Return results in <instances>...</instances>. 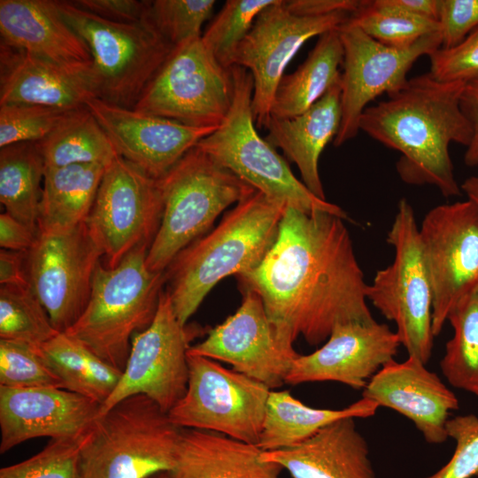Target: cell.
<instances>
[{
  "label": "cell",
  "mask_w": 478,
  "mask_h": 478,
  "mask_svg": "<svg viewBox=\"0 0 478 478\" xmlns=\"http://www.w3.org/2000/svg\"><path fill=\"white\" fill-rule=\"evenodd\" d=\"M343 219L287 206L274 243L252 270L237 275L255 292L279 338L315 346L343 323L374 321L363 271Z\"/></svg>",
  "instance_id": "obj_1"
},
{
  "label": "cell",
  "mask_w": 478,
  "mask_h": 478,
  "mask_svg": "<svg viewBox=\"0 0 478 478\" xmlns=\"http://www.w3.org/2000/svg\"><path fill=\"white\" fill-rule=\"evenodd\" d=\"M465 84L420 74L362 113L359 131L400 153L396 168L404 182L433 185L445 197L461 194L449 146L467 147L473 137L460 105Z\"/></svg>",
  "instance_id": "obj_2"
},
{
  "label": "cell",
  "mask_w": 478,
  "mask_h": 478,
  "mask_svg": "<svg viewBox=\"0 0 478 478\" xmlns=\"http://www.w3.org/2000/svg\"><path fill=\"white\" fill-rule=\"evenodd\" d=\"M287 206L255 190L219 225L182 250L166 269L167 290L182 326L212 289L255 268L274 243Z\"/></svg>",
  "instance_id": "obj_3"
},
{
  "label": "cell",
  "mask_w": 478,
  "mask_h": 478,
  "mask_svg": "<svg viewBox=\"0 0 478 478\" xmlns=\"http://www.w3.org/2000/svg\"><path fill=\"white\" fill-rule=\"evenodd\" d=\"M148 250L135 249L115 267L100 262L85 310L65 332L122 372L132 338L152 322L166 282V271L148 269Z\"/></svg>",
  "instance_id": "obj_4"
},
{
  "label": "cell",
  "mask_w": 478,
  "mask_h": 478,
  "mask_svg": "<svg viewBox=\"0 0 478 478\" xmlns=\"http://www.w3.org/2000/svg\"><path fill=\"white\" fill-rule=\"evenodd\" d=\"M181 428L144 395L98 415L82 436L80 478H149L171 472Z\"/></svg>",
  "instance_id": "obj_5"
},
{
  "label": "cell",
  "mask_w": 478,
  "mask_h": 478,
  "mask_svg": "<svg viewBox=\"0 0 478 478\" xmlns=\"http://www.w3.org/2000/svg\"><path fill=\"white\" fill-rule=\"evenodd\" d=\"M158 181L162 217L145 259L152 272L166 271L225 209L256 190L197 146Z\"/></svg>",
  "instance_id": "obj_6"
},
{
  "label": "cell",
  "mask_w": 478,
  "mask_h": 478,
  "mask_svg": "<svg viewBox=\"0 0 478 478\" xmlns=\"http://www.w3.org/2000/svg\"><path fill=\"white\" fill-rule=\"evenodd\" d=\"M231 71L235 85L231 108L218 128L197 147L276 202L307 213L325 212L349 220L340 206L313 195L275 148L258 135L251 108L252 76L242 66H234Z\"/></svg>",
  "instance_id": "obj_7"
},
{
  "label": "cell",
  "mask_w": 478,
  "mask_h": 478,
  "mask_svg": "<svg viewBox=\"0 0 478 478\" xmlns=\"http://www.w3.org/2000/svg\"><path fill=\"white\" fill-rule=\"evenodd\" d=\"M56 4L64 19L89 49L96 98L133 109L174 46L149 16L136 23H118L82 10L71 1Z\"/></svg>",
  "instance_id": "obj_8"
},
{
  "label": "cell",
  "mask_w": 478,
  "mask_h": 478,
  "mask_svg": "<svg viewBox=\"0 0 478 478\" xmlns=\"http://www.w3.org/2000/svg\"><path fill=\"white\" fill-rule=\"evenodd\" d=\"M387 242L394 249L390 265L367 284L366 298L389 320L408 356L427 364L433 352V294L423 258L419 227L411 204L397 205Z\"/></svg>",
  "instance_id": "obj_9"
},
{
  "label": "cell",
  "mask_w": 478,
  "mask_h": 478,
  "mask_svg": "<svg viewBox=\"0 0 478 478\" xmlns=\"http://www.w3.org/2000/svg\"><path fill=\"white\" fill-rule=\"evenodd\" d=\"M234 91L231 68L215 59L201 36L173 48L133 109L191 127H219Z\"/></svg>",
  "instance_id": "obj_10"
},
{
  "label": "cell",
  "mask_w": 478,
  "mask_h": 478,
  "mask_svg": "<svg viewBox=\"0 0 478 478\" xmlns=\"http://www.w3.org/2000/svg\"><path fill=\"white\" fill-rule=\"evenodd\" d=\"M188 366L186 392L167 412L173 424L258 445L271 389L205 357L188 354Z\"/></svg>",
  "instance_id": "obj_11"
},
{
  "label": "cell",
  "mask_w": 478,
  "mask_h": 478,
  "mask_svg": "<svg viewBox=\"0 0 478 478\" xmlns=\"http://www.w3.org/2000/svg\"><path fill=\"white\" fill-rule=\"evenodd\" d=\"M162 207L158 179L118 155L105 168L85 222L104 266L115 267L135 249L150 246Z\"/></svg>",
  "instance_id": "obj_12"
},
{
  "label": "cell",
  "mask_w": 478,
  "mask_h": 478,
  "mask_svg": "<svg viewBox=\"0 0 478 478\" xmlns=\"http://www.w3.org/2000/svg\"><path fill=\"white\" fill-rule=\"evenodd\" d=\"M343 49L341 73L342 121L333 142L339 147L354 139L364 111L377 96L397 92L420 57L441 47L440 32L428 35L406 48H394L373 39L349 19L338 27Z\"/></svg>",
  "instance_id": "obj_13"
},
{
  "label": "cell",
  "mask_w": 478,
  "mask_h": 478,
  "mask_svg": "<svg viewBox=\"0 0 478 478\" xmlns=\"http://www.w3.org/2000/svg\"><path fill=\"white\" fill-rule=\"evenodd\" d=\"M351 14L340 11L325 15H300L288 8L286 0H276L258 14L238 46L233 62V66H242L252 76L251 108L257 127H266L284 70L304 43L337 29Z\"/></svg>",
  "instance_id": "obj_14"
},
{
  "label": "cell",
  "mask_w": 478,
  "mask_h": 478,
  "mask_svg": "<svg viewBox=\"0 0 478 478\" xmlns=\"http://www.w3.org/2000/svg\"><path fill=\"white\" fill-rule=\"evenodd\" d=\"M438 335L456 304L478 285V209L468 199L429 210L419 227Z\"/></svg>",
  "instance_id": "obj_15"
},
{
  "label": "cell",
  "mask_w": 478,
  "mask_h": 478,
  "mask_svg": "<svg viewBox=\"0 0 478 478\" xmlns=\"http://www.w3.org/2000/svg\"><path fill=\"white\" fill-rule=\"evenodd\" d=\"M191 332L178 320L164 289L152 322L134 335L121 378L99 415L135 395L148 397L168 412L187 389Z\"/></svg>",
  "instance_id": "obj_16"
},
{
  "label": "cell",
  "mask_w": 478,
  "mask_h": 478,
  "mask_svg": "<svg viewBox=\"0 0 478 478\" xmlns=\"http://www.w3.org/2000/svg\"><path fill=\"white\" fill-rule=\"evenodd\" d=\"M102 258L85 223L61 233L39 234L26 253L28 285L58 332L69 329L85 310Z\"/></svg>",
  "instance_id": "obj_17"
},
{
  "label": "cell",
  "mask_w": 478,
  "mask_h": 478,
  "mask_svg": "<svg viewBox=\"0 0 478 478\" xmlns=\"http://www.w3.org/2000/svg\"><path fill=\"white\" fill-rule=\"evenodd\" d=\"M242 292L235 312L190 346L188 354L225 362L271 390L278 389L299 354L279 338L261 298L251 290Z\"/></svg>",
  "instance_id": "obj_18"
},
{
  "label": "cell",
  "mask_w": 478,
  "mask_h": 478,
  "mask_svg": "<svg viewBox=\"0 0 478 478\" xmlns=\"http://www.w3.org/2000/svg\"><path fill=\"white\" fill-rule=\"evenodd\" d=\"M400 345L387 324L376 320L338 324L319 349L294 359L285 383L336 382L363 390L394 359Z\"/></svg>",
  "instance_id": "obj_19"
},
{
  "label": "cell",
  "mask_w": 478,
  "mask_h": 478,
  "mask_svg": "<svg viewBox=\"0 0 478 478\" xmlns=\"http://www.w3.org/2000/svg\"><path fill=\"white\" fill-rule=\"evenodd\" d=\"M86 107L118 155L154 179L164 176L218 127H197L93 98Z\"/></svg>",
  "instance_id": "obj_20"
},
{
  "label": "cell",
  "mask_w": 478,
  "mask_h": 478,
  "mask_svg": "<svg viewBox=\"0 0 478 478\" xmlns=\"http://www.w3.org/2000/svg\"><path fill=\"white\" fill-rule=\"evenodd\" d=\"M101 405L61 388L0 386V453L36 437L80 438Z\"/></svg>",
  "instance_id": "obj_21"
},
{
  "label": "cell",
  "mask_w": 478,
  "mask_h": 478,
  "mask_svg": "<svg viewBox=\"0 0 478 478\" xmlns=\"http://www.w3.org/2000/svg\"><path fill=\"white\" fill-rule=\"evenodd\" d=\"M362 397L404 415L434 444L449 438L446 423L450 412L459 405L440 377L412 356L385 364L362 390Z\"/></svg>",
  "instance_id": "obj_22"
},
{
  "label": "cell",
  "mask_w": 478,
  "mask_h": 478,
  "mask_svg": "<svg viewBox=\"0 0 478 478\" xmlns=\"http://www.w3.org/2000/svg\"><path fill=\"white\" fill-rule=\"evenodd\" d=\"M96 98L91 69L61 66L1 42L0 104H27L74 110Z\"/></svg>",
  "instance_id": "obj_23"
},
{
  "label": "cell",
  "mask_w": 478,
  "mask_h": 478,
  "mask_svg": "<svg viewBox=\"0 0 478 478\" xmlns=\"http://www.w3.org/2000/svg\"><path fill=\"white\" fill-rule=\"evenodd\" d=\"M1 42L61 66L89 70V49L55 0H1Z\"/></svg>",
  "instance_id": "obj_24"
},
{
  "label": "cell",
  "mask_w": 478,
  "mask_h": 478,
  "mask_svg": "<svg viewBox=\"0 0 478 478\" xmlns=\"http://www.w3.org/2000/svg\"><path fill=\"white\" fill-rule=\"evenodd\" d=\"M355 419L335 420L294 446L262 451L260 458L287 470L291 478H377Z\"/></svg>",
  "instance_id": "obj_25"
},
{
  "label": "cell",
  "mask_w": 478,
  "mask_h": 478,
  "mask_svg": "<svg viewBox=\"0 0 478 478\" xmlns=\"http://www.w3.org/2000/svg\"><path fill=\"white\" fill-rule=\"evenodd\" d=\"M340 82L301 114L293 118L271 116L266 126L268 131L266 140L282 150L288 159L297 165L305 187L323 200L326 197L319 160L328 143L334 142L341 126Z\"/></svg>",
  "instance_id": "obj_26"
},
{
  "label": "cell",
  "mask_w": 478,
  "mask_h": 478,
  "mask_svg": "<svg viewBox=\"0 0 478 478\" xmlns=\"http://www.w3.org/2000/svg\"><path fill=\"white\" fill-rule=\"evenodd\" d=\"M261 452L220 433L181 428L170 478H281L283 469L263 461Z\"/></svg>",
  "instance_id": "obj_27"
},
{
  "label": "cell",
  "mask_w": 478,
  "mask_h": 478,
  "mask_svg": "<svg viewBox=\"0 0 478 478\" xmlns=\"http://www.w3.org/2000/svg\"><path fill=\"white\" fill-rule=\"evenodd\" d=\"M106 166L98 164L45 167L38 232L57 234L86 222Z\"/></svg>",
  "instance_id": "obj_28"
},
{
  "label": "cell",
  "mask_w": 478,
  "mask_h": 478,
  "mask_svg": "<svg viewBox=\"0 0 478 478\" xmlns=\"http://www.w3.org/2000/svg\"><path fill=\"white\" fill-rule=\"evenodd\" d=\"M378 405L362 397L343 409H320L305 405L289 390H271L258 446L275 451L294 446L327 425L348 417L369 418Z\"/></svg>",
  "instance_id": "obj_29"
},
{
  "label": "cell",
  "mask_w": 478,
  "mask_h": 478,
  "mask_svg": "<svg viewBox=\"0 0 478 478\" xmlns=\"http://www.w3.org/2000/svg\"><path fill=\"white\" fill-rule=\"evenodd\" d=\"M343 49L338 28L318 37L306 59L290 74H284L274 94L271 116L296 117L316 103L341 81Z\"/></svg>",
  "instance_id": "obj_30"
},
{
  "label": "cell",
  "mask_w": 478,
  "mask_h": 478,
  "mask_svg": "<svg viewBox=\"0 0 478 478\" xmlns=\"http://www.w3.org/2000/svg\"><path fill=\"white\" fill-rule=\"evenodd\" d=\"M41 351L63 389L101 405L114 391L122 375L121 370L65 332L43 343Z\"/></svg>",
  "instance_id": "obj_31"
},
{
  "label": "cell",
  "mask_w": 478,
  "mask_h": 478,
  "mask_svg": "<svg viewBox=\"0 0 478 478\" xmlns=\"http://www.w3.org/2000/svg\"><path fill=\"white\" fill-rule=\"evenodd\" d=\"M44 168L36 143H15L1 148V204L5 212L36 232Z\"/></svg>",
  "instance_id": "obj_32"
},
{
  "label": "cell",
  "mask_w": 478,
  "mask_h": 478,
  "mask_svg": "<svg viewBox=\"0 0 478 478\" xmlns=\"http://www.w3.org/2000/svg\"><path fill=\"white\" fill-rule=\"evenodd\" d=\"M36 144L45 167L83 164L107 166L118 156L108 135L86 106L73 111Z\"/></svg>",
  "instance_id": "obj_33"
},
{
  "label": "cell",
  "mask_w": 478,
  "mask_h": 478,
  "mask_svg": "<svg viewBox=\"0 0 478 478\" xmlns=\"http://www.w3.org/2000/svg\"><path fill=\"white\" fill-rule=\"evenodd\" d=\"M447 321L453 335L445 344L441 371L451 386L478 397V285L456 304Z\"/></svg>",
  "instance_id": "obj_34"
},
{
  "label": "cell",
  "mask_w": 478,
  "mask_h": 478,
  "mask_svg": "<svg viewBox=\"0 0 478 478\" xmlns=\"http://www.w3.org/2000/svg\"><path fill=\"white\" fill-rule=\"evenodd\" d=\"M58 333L29 285H1L0 339L41 347Z\"/></svg>",
  "instance_id": "obj_35"
},
{
  "label": "cell",
  "mask_w": 478,
  "mask_h": 478,
  "mask_svg": "<svg viewBox=\"0 0 478 478\" xmlns=\"http://www.w3.org/2000/svg\"><path fill=\"white\" fill-rule=\"evenodd\" d=\"M349 21L377 42L394 48L409 47L440 32L438 21L382 5L377 0H362Z\"/></svg>",
  "instance_id": "obj_36"
},
{
  "label": "cell",
  "mask_w": 478,
  "mask_h": 478,
  "mask_svg": "<svg viewBox=\"0 0 478 478\" xmlns=\"http://www.w3.org/2000/svg\"><path fill=\"white\" fill-rule=\"evenodd\" d=\"M276 0H227L209 25L202 41L225 68L233 66L236 50L258 14Z\"/></svg>",
  "instance_id": "obj_37"
},
{
  "label": "cell",
  "mask_w": 478,
  "mask_h": 478,
  "mask_svg": "<svg viewBox=\"0 0 478 478\" xmlns=\"http://www.w3.org/2000/svg\"><path fill=\"white\" fill-rule=\"evenodd\" d=\"M0 386L63 389L41 347L4 339H0Z\"/></svg>",
  "instance_id": "obj_38"
},
{
  "label": "cell",
  "mask_w": 478,
  "mask_h": 478,
  "mask_svg": "<svg viewBox=\"0 0 478 478\" xmlns=\"http://www.w3.org/2000/svg\"><path fill=\"white\" fill-rule=\"evenodd\" d=\"M74 110L27 104H0V147L40 142Z\"/></svg>",
  "instance_id": "obj_39"
},
{
  "label": "cell",
  "mask_w": 478,
  "mask_h": 478,
  "mask_svg": "<svg viewBox=\"0 0 478 478\" xmlns=\"http://www.w3.org/2000/svg\"><path fill=\"white\" fill-rule=\"evenodd\" d=\"M214 0L150 1L149 19L174 47L200 38L201 27L211 16Z\"/></svg>",
  "instance_id": "obj_40"
},
{
  "label": "cell",
  "mask_w": 478,
  "mask_h": 478,
  "mask_svg": "<svg viewBox=\"0 0 478 478\" xmlns=\"http://www.w3.org/2000/svg\"><path fill=\"white\" fill-rule=\"evenodd\" d=\"M81 438L51 439L31 458L2 467L0 478H80Z\"/></svg>",
  "instance_id": "obj_41"
},
{
  "label": "cell",
  "mask_w": 478,
  "mask_h": 478,
  "mask_svg": "<svg viewBox=\"0 0 478 478\" xmlns=\"http://www.w3.org/2000/svg\"><path fill=\"white\" fill-rule=\"evenodd\" d=\"M448 437L456 442L451 459L437 472L425 478H471L478 475V417L458 415L446 423Z\"/></svg>",
  "instance_id": "obj_42"
},
{
  "label": "cell",
  "mask_w": 478,
  "mask_h": 478,
  "mask_svg": "<svg viewBox=\"0 0 478 478\" xmlns=\"http://www.w3.org/2000/svg\"><path fill=\"white\" fill-rule=\"evenodd\" d=\"M429 73L444 82H467L478 78V27L451 49H438L428 56Z\"/></svg>",
  "instance_id": "obj_43"
},
{
  "label": "cell",
  "mask_w": 478,
  "mask_h": 478,
  "mask_svg": "<svg viewBox=\"0 0 478 478\" xmlns=\"http://www.w3.org/2000/svg\"><path fill=\"white\" fill-rule=\"evenodd\" d=\"M441 47L451 49L478 27V0H441Z\"/></svg>",
  "instance_id": "obj_44"
},
{
  "label": "cell",
  "mask_w": 478,
  "mask_h": 478,
  "mask_svg": "<svg viewBox=\"0 0 478 478\" xmlns=\"http://www.w3.org/2000/svg\"><path fill=\"white\" fill-rule=\"evenodd\" d=\"M77 7L104 19L118 23H136L148 16L150 1L75 0Z\"/></svg>",
  "instance_id": "obj_45"
},
{
  "label": "cell",
  "mask_w": 478,
  "mask_h": 478,
  "mask_svg": "<svg viewBox=\"0 0 478 478\" xmlns=\"http://www.w3.org/2000/svg\"><path fill=\"white\" fill-rule=\"evenodd\" d=\"M39 233L7 212L0 215V246L2 249L27 253L35 245Z\"/></svg>",
  "instance_id": "obj_46"
},
{
  "label": "cell",
  "mask_w": 478,
  "mask_h": 478,
  "mask_svg": "<svg viewBox=\"0 0 478 478\" xmlns=\"http://www.w3.org/2000/svg\"><path fill=\"white\" fill-rule=\"evenodd\" d=\"M460 105L473 129V137L466 147L464 162L469 167H478V78L466 82Z\"/></svg>",
  "instance_id": "obj_47"
},
{
  "label": "cell",
  "mask_w": 478,
  "mask_h": 478,
  "mask_svg": "<svg viewBox=\"0 0 478 478\" xmlns=\"http://www.w3.org/2000/svg\"><path fill=\"white\" fill-rule=\"evenodd\" d=\"M362 0H286L288 8L300 15H325L340 11L353 13Z\"/></svg>",
  "instance_id": "obj_48"
},
{
  "label": "cell",
  "mask_w": 478,
  "mask_h": 478,
  "mask_svg": "<svg viewBox=\"0 0 478 478\" xmlns=\"http://www.w3.org/2000/svg\"><path fill=\"white\" fill-rule=\"evenodd\" d=\"M1 285H28L26 273V253L2 249L0 251Z\"/></svg>",
  "instance_id": "obj_49"
},
{
  "label": "cell",
  "mask_w": 478,
  "mask_h": 478,
  "mask_svg": "<svg viewBox=\"0 0 478 478\" xmlns=\"http://www.w3.org/2000/svg\"><path fill=\"white\" fill-rule=\"evenodd\" d=\"M382 5L438 21L441 0H377Z\"/></svg>",
  "instance_id": "obj_50"
},
{
  "label": "cell",
  "mask_w": 478,
  "mask_h": 478,
  "mask_svg": "<svg viewBox=\"0 0 478 478\" xmlns=\"http://www.w3.org/2000/svg\"><path fill=\"white\" fill-rule=\"evenodd\" d=\"M461 191L467 199L474 203L478 209V172L476 174L466 179L460 185Z\"/></svg>",
  "instance_id": "obj_51"
},
{
  "label": "cell",
  "mask_w": 478,
  "mask_h": 478,
  "mask_svg": "<svg viewBox=\"0 0 478 478\" xmlns=\"http://www.w3.org/2000/svg\"><path fill=\"white\" fill-rule=\"evenodd\" d=\"M149 478H170V474H169V472H161V473L155 474L150 476Z\"/></svg>",
  "instance_id": "obj_52"
}]
</instances>
